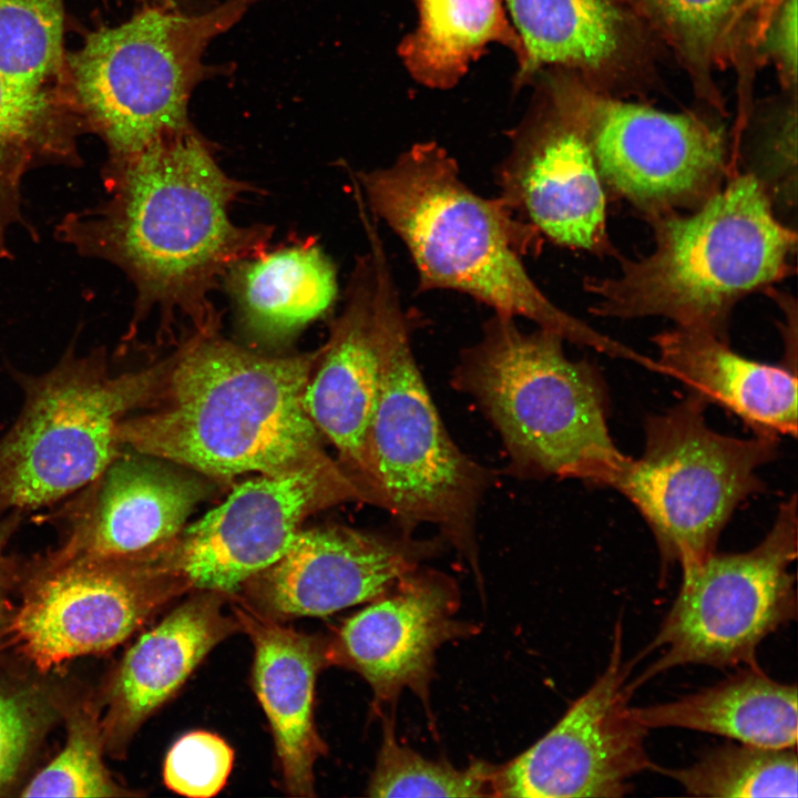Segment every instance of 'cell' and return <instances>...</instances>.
<instances>
[{
  "label": "cell",
  "mask_w": 798,
  "mask_h": 798,
  "mask_svg": "<svg viewBox=\"0 0 798 798\" xmlns=\"http://www.w3.org/2000/svg\"><path fill=\"white\" fill-rule=\"evenodd\" d=\"M796 749L729 743L709 749L687 767L654 770L699 797H797Z\"/></svg>",
  "instance_id": "cell-30"
},
{
  "label": "cell",
  "mask_w": 798,
  "mask_h": 798,
  "mask_svg": "<svg viewBox=\"0 0 798 798\" xmlns=\"http://www.w3.org/2000/svg\"><path fill=\"white\" fill-rule=\"evenodd\" d=\"M258 1L226 0L202 11L143 2L130 19L88 33L66 54L64 91L84 131L105 144L104 166L191 125L193 91L221 73L204 63L206 48Z\"/></svg>",
  "instance_id": "cell-7"
},
{
  "label": "cell",
  "mask_w": 798,
  "mask_h": 798,
  "mask_svg": "<svg viewBox=\"0 0 798 798\" xmlns=\"http://www.w3.org/2000/svg\"><path fill=\"white\" fill-rule=\"evenodd\" d=\"M364 203L405 244L418 291L468 295L565 341L634 361L637 352L557 307L528 273L523 257L541 234L500 197L474 193L456 160L437 142H419L388 166L354 174Z\"/></svg>",
  "instance_id": "cell-3"
},
{
  "label": "cell",
  "mask_w": 798,
  "mask_h": 798,
  "mask_svg": "<svg viewBox=\"0 0 798 798\" xmlns=\"http://www.w3.org/2000/svg\"><path fill=\"white\" fill-rule=\"evenodd\" d=\"M664 375L744 420L756 434H797V370L733 351L726 341L676 327L653 337Z\"/></svg>",
  "instance_id": "cell-23"
},
{
  "label": "cell",
  "mask_w": 798,
  "mask_h": 798,
  "mask_svg": "<svg viewBox=\"0 0 798 798\" xmlns=\"http://www.w3.org/2000/svg\"><path fill=\"white\" fill-rule=\"evenodd\" d=\"M444 541L345 526L301 530L286 553L232 598L283 622L368 603L442 549Z\"/></svg>",
  "instance_id": "cell-16"
},
{
  "label": "cell",
  "mask_w": 798,
  "mask_h": 798,
  "mask_svg": "<svg viewBox=\"0 0 798 798\" xmlns=\"http://www.w3.org/2000/svg\"><path fill=\"white\" fill-rule=\"evenodd\" d=\"M523 40L528 62L515 91L549 66L576 73L593 92L648 103L664 89L661 63L668 53L620 0H502Z\"/></svg>",
  "instance_id": "cell-17"
},
{
  "label": "cell",
  "mask_w": 798,
  "mask_h": 798,
  "mask_svg": "<svg viewBox=\"0 0 798 798\" xmlns=\"http://www.w3.org/2000/svg\"><path fill=\"white\" fill-rule=\"evenodd\" d=\"M662 42L686 73L696 100L725 117L716 80L734 68L748 0H620Z\"/></svg>",
  "instance_id": "cell-28"
},
{
  "label": "cell",
  "mask_w": 798,
  "mask_h": 798,
  "mask_svg": "<svg viewBox=\"0 0 798 798\" xmlns=\"http://www.w3.org/2000/svg\"><path fill=\"white\" fill-rule=\"evenodd\" d=\"M102 173L108 196L64 215L55 238L129 277L136 290L132 326L158 310L163 319L187 316L197 331L216 329L209 293L272 237L269 226L229 217L231 204L252 187L221 168L192 125Z\"/></svg>",
  "instance_id": "cell-1"
},
{
  "label": "cell",
  "mask_w": 798,
  "mask_h": 798,
  "mask_svg": "<svg viewBox=\"0 0 798 798\" xmlns=\"http://www.w3.org/2000/svg\"><path fill=\"white\" fill-rule=\"evenodd\" d=\"M82 122L64 95H32L0 74V257H9L8 232L21 225L22 181L44 165H79Z\"/></svg>",
  "instance_id": "cell-27"
},
{
  "label": "cell",
  "mask_w": 798,
  "mask_h": 798,
  "mask_svg": "<svg viewBox=\"0 0 798 798\" xmlns=\"http://www.w3.org/2000/svg\"><path fill=\"white\" fill-rule=\"evenodd\" d=\"M223 280L244 329L264 341L289 338L326 315L338 296L337 269L310 241L242 259Z\"/></svg>",
  "instance_id": "cell-24"
},
{
  "label": "cell",
  "mask_w": 798,
  "mask_h": 798,
  "mask_svg": "<svg viewBox=\"0 0 798 798\" xmlns=\"http://www.w3.org/2000/svg\"><path fill=\"white\" fill-rule=\"evenodd\" d=\"M167 362L111 375L103 348L69 347L39 375L16 372L22 409L0 438V514L73 495L117 457V423L155 399Z\"/></svg>",
  "instance_id": "cell-8"
},
{
  "label": "cell",
  "mask_w": 798,
  "mask_h": 798,
  "mask_svg": "<svg viewBox=\"0 0 798 798\" xmlns=\"http://www.w3.org/2000/svg\"><path fill=\"white\" fill-rule=\"evenodd\" d=\"M649 728H685L774 749L797 748V686L767 676L758 666L679 699L633 707Z\"/></svg>",
  "instance_id": "cell-25"
},
{
  "label": "cell",
  "mask_w": 798,
  "mask_h": 798,
  "mask_svg": "<svg viewBox=\"0 0 798 798\" xmlns=\"http://www.w3.org/2000/svg\"><path fill=\"white\" fill-rule=\"evenodd\" d=\"M121 452L55 513L65 539L53 556L153 560L177 539L204 484L162 459Z\"/></svg>",
  "instance_id": "cell-19"
},
{
  "label": "cell",
  "mask_w": 798,
  "mask_h": 798,
  "mask_svg": "<svg viewBox=\"0 0 798 798\" xmlns=\"http://www.w3.org/2000/svg\"><path fill=\"white\" fill-rule=\"evenodd\" d=\"M645 219L653 229V250L636 259L618 256V274L585 279L593 315L665 317L727 342L736 304L795 269L796 228L780 221L746 171L733 168L689 214L671 211Z\"/></svg>",
  "instance_id": "cell-4"
},
{
  "label": "cell",
  "mask_w": 798,
  "mask_h": 798,
  "mask_svg": "<svg viewBox=\"0 0 798 798\" xmlns=\"http://www.w3.org/2000/svg\"><path fill=\"white\" fill-rule=\"evenodd\" d=\"M378 387L376 273L368 249L356 260L344 307L331 324L304 395L316 429L334 444L367 497L365 441Z\"/></svg>",
  "instance_id": "cell-20"
},
{
  "label": "cell",
  "mask_w": 798,
  "mask_h": 798,
  "mask_svg": "<svg viewBox=\"0 0 798 798\" xmlns=\"http://www.w3.org/2000/svg\"><path fill=\"white\" fill-rule=\"evenodd\" d=\"M190 590L160 561L51 555L12 622L21 649L42 671L119 645L154 612Z\"/></svg>",
  "instance_id": "cell-15"
},
{
  "label": "cell",
  "mask_w": 798,
  "mask_h": 798,
  "mask_svg": "<svg viewBox=\"0 0 798 798\" xmlns=\"http://www.w3.org/2000/svg\"><path fill=\"white\" fill-rule=\"evenodd\" d=\"M576 102L604 185L645 217L694 209L734 168L720 115L668 113L589 89L577 75Z\"/></svg>",
  "instance_id": "cell-12"
},
{
  "label": "cell",
  "mask_w": 798,
  "mask_h": 798,
  "mask_svg": "<svg viewBox=\"0 0 798 798\" xmlns=\"http://www.w3.org/2000/svg\"><path fill=\"white\" fill-rule=\"evenodd\" d=\"M234 760L232 747L218 735L195 730L178 738L168 750L164 782L172 791L192 798H208L225 786Z\"/></svg>",
  "instance_id": "cell-34"
},
{
  "label": "cell",
  "mask_w": 798,
  "mask_h": 798,
  "mask_svg": "<svg viewBox=\"0 0 798 798\" xmlns=\"http://www.w3.org/2000/svg\"><path fill=\"white\" fill-rule=\"evenodd\" d=\"M32 717L16 697L0 694V789L16 776L32 737Z\"/></svg>",
  "instance_id": "cell-36"
},
{
  "label": "cell",
  "mask_w": 798,
  "mask_h": 798,
  "mask_svg": "<svg viewBox=\"0 0 798 798\" xmlns=\"http://www.w3.org/2000/svg\"><path fill=\"white\" fill-rule=\"evenodd\" d=\"M707 405L689 392L646 418L644 451L613 485L651 529L663 575L671 565L683 571L716 551L736 508L764 489L758 469L778 454L776 436L739 439L710 429Z\"/></svg>",
  "instance_id": "cell-9"
},
{
  "label": "cell",
  "mask_w": 798,
  "mask_h": 798,
  "mask_svg": "<svg viewBox=\"0 0 798 798\" xmlns=\"http://www.w3.org/2000/svg\"><path fill=\"white\" fill-rule=\"evenodd\" d=\"M797 497L779 507L767 535L739 553L713 552L682 571V584L653 641L640 655L659 656L632 681L684 665H755L760 643L797 617ZM637 659L640 657H636Z\"/></svg>",
  "instance_id": "cell-10"
},
{
  "label": "cell",
  "mask_w": 798,
  "mask_h": 798,
  "mask_svg": "<svg viewBox=\"0 0 798 798\" xmlns=\"http://www.w3.org/2000/svg\"><path fill=\"white\" fill-rule=\"evenodd\" d=\"M142 2L157 1V0H141Z\"/></svg>",
  "instance_id": "cell-39"
},
{
  "label": "cell",
  "mask_w": 798,
  "mask_h": 798,
  "mask_svg": "<svg viewBox=\"0 0 798 798\" xmlns=\"http://www.w3.org/2000/svg\"><path fill=\"white\" fill-rule=\"evenodd\" d=\"M379 387L365 441L369 503L409 531L434 525L481 581L475 523L491 472L447 432L416 362L411 318L387 254H375Z\"/></svg>",
  "instance_id": "cell-6"
},
{
  "label": "cell",
  "mask_w": 798,
  "mask_h": 798,
  "mask_svg": "<svg viewBox=\"0 0 798 798\" xmlns=\"http://www.w3.org/2000/svg\"><path fill=\"white\" fill-rule=\"evenodd\" d=\"M319 351L263 356L197 331L167 362L157 407L122 419L116 442L216 478L340 467L304 403Z\"/></svg>",
  "instance_id": "cell-2"
},
{
  "label": "cell",
  "mask_w": 798,
  "mask_h": 798,
  "mask_svg": "<svg viewBox=\"0 0 798 798\" xmlns=\"http://www.w3.org/2000/svg\"><path fill=\"white\" fill-rule=\"evenodd\" d=\"M784 0H748L745 14L747 40L753 49H758L768 24Z\"/></svg>",
  "instance_id": "cell-37"
},
{
  "label": "cell",
  "mask_w": 798,
  "mask_h": 798,
  "mask_svg": "<svg viewBox=\"0 0 798 798\" xmlns=\"http://www.w3.org/2000/svg\"><path fill=\"white\" fill-rule=\"evenodd\" d=\"M494 765L477 761L458 769L433 761L398 743L393 717L383 716L382 740L368 786L371 797H485L491 796Z\"/></svg>",
  "instance_id": "cell-32"
},
{
  "label": "cell",
  "mask_w": 798,
  "mask_h": 798,
  "mask_svg": "<svg viewBox=\"0 0 798 798\" xmlns=\"http://www.w3.org/2000/svg\"><path fill=\"white\" fill-rule=\"evenodd\" d=\"M797 2L784 0L773 16L757 51L758 69L771 63L781 90H797Z\"/></svg>",
  "instance_id": "cell-35"
},
{
  "label": "cell",
  "mask_w": 798,
  "mask_h": 798,
  "mask_svg": "<svg viewBox=\"0 0 798 798\" xmlns=\"http://www.w3.org/2000/svg\"><path fill=\"white\" fill-rule=\"evenodd\" d=\"M576 73L549 66L533 92L510 147L498 165L499 196L541 236L573 249L614 254L606 227V195L577 109Z\"/></svg>",
  "instance_id": "cell-11"
},
{
  "label": "cell",
  "mask_w": 798,
  "mask_h": 798,
  "mask_svg": "<svg viewBox=\"0 0 798 798\" xmlns=\"http://www.w3.org/2000/svg\"><path fill=\"white\" fill-rule=\"evenodd\" d=\"M234 602V615L254 646L253 686L270 725L284 789L314 796V767L327 751L314 720V696L317 675L329 664L328 641Z\"/></svg>",
  "instance_id": "cell-21"
},
{
  "label": "cell",
  "mask_w": 798,
  "mask_h": 798,
  "mask_svg": "<svg viewBox=\"0 0 798 798\" xmlns=\"http://www.w3.org/2000/svg\"><path fill=\"white\" fill-rule=\"evenodd\" d=\"M21 522V513L0 514V627L3 622L4 590L11 572V563L6 555V546Z\"/></svg>",
  "instance_id": "cell-38"
},
{
  "label": "cell",
  "mask_w": 798,
  "mask_h": 798,
  "mask_svg": "<svg viewBox=\"0 0 798 798\" xmlns=\"http://www.w3.org/2000/svg\"><path fill=\"white\" fill-rule=\"evenodd\" d=\"M345 501L368 498L341 467L259 474L238 484L158 559L190 589L233 597L286 553L307 515Z\"/></svg>",
  "instance_id": "cell-13"
},
{
  "label": "cell",
  "mask_w": 798,
  "mask_h": 798,
  "mask_svg": "<svg viewBox=\"0 0 798 798\" xmlns=\"http://www.w3.org/2000/svg\"><path fill=\"white\" fill-rule=\"evenodd\" d=\"M227 596L197 591L126 652L113 682L108 727L123 744L185 683L205 656L241 630L224 612Z\"/></svg>",
  "instance_id": "cell-22"
},
{
  "label": "cell",
  "mask_w": 798,
  "mask_h": 798,
  "mask_svg": "<svg viewBox=\"0 0 798 798\" xmlns=\"http://www.w3.org/2000/svg\"><path fill=\"white\" fill-rule=\"evenodd\" d=\"M633 663L623 657L622 622L615 624L608 663L591 687L536 743L494 766L491 796L520 798L621 797L654 764L645 728L630 699Z\"/></svg>",
  "instance_id": "cell-14"
},
{
  "label": "cell",
  "mask_w": 798,
  "mask_h": 798,
  "mask_svg": "<svg viewBox=\"0 0 798 798\" xmlns=\"http://www.w3.org/2000/svg\"><path fill=\"white\" fill-rule=\"evenodd\" d=\"M117 787L109 777L96 736L83 722L70 728L61 753L24 788L23 797H113Z\"/></svg>",
  "instance_id": "cell-33"
},
{
  "label": "cell",
  "mask_w": 798,
  "mask_h": 798,
  "mask_svg": "<svg viewBox=\"0 0 798 798\" xmlns=\"http://www.w3.org/2000/svg\"><path fill=\"white\" fill-rule=\"evenodd\" d=\"M368 603L328 641L329 664L360 674L378 705L395 703L409 689L428 707L437 651L479 631L456 617V582L419 566Z\"/></svg>",
  "instance_id": "cell-18"
},
{
  "label": "cell",
  "mask_w": 798,
  "mask_h": 798,
  "mask_svg": "<svg viewBox=\"0 0 798 798\" xmlns=\"http://www.w3.org/2000/svg\"><path fill=\"white\" fill-rule=\"evenodd\" d=\"M418 22L398 45L409 75L433 90L454 88L490 44L509 50L520 75L528 54L502 0H417Z\"/></svg>",
  "instance_id": "cell-26"
},
{
  "label": "cell",
  "mask_w": 798,
  "mask_h": 798,
  "mask_svg": "<svg viewBox=\"0 0 798 798\" xmlns=\"http://www.w3.org/2000/svg\"><path fill=\"white\" fill-rule=\"evenodd\" d=\"M732 158L743 156L784 222L797 201V90L755 100L740 131L730 139Z\"/></svg>",
  "instance_id": "cell-31"
},
{
  "label": "cell",
  "mask_w": 798,
  "mask_h": 798,
  "mask_svg": "<svg viewBox=\"0 0 798 798\" xmlns=\"http://www.w3.org/2000/svg\"><path fill=\"white\" fill-rule=\"evenodd\" d=\"M515 319L494 313L484 321L480 339L459 356L453 388L495 428L513 474L613 488L632 458L610 434L601 374L570 359L561 336L523 331Z\"/></svg>",
  "instance_id": "cell-5"
},
{
  "label": "cell",
  "mask_w": 798,
  "mask_h": 798,
  "mask_svg": "<svg viewBox=\"0 0 798 798\" xmlns=\"http://www.w3.org/2000/svg\"><path fill=\"white\" fill-rule=\"evenodd\" d=\"M62 0H0V74L32 95H64Z\"/></svg>",
  "instance_id": "cell-29"
}]
</instances>
